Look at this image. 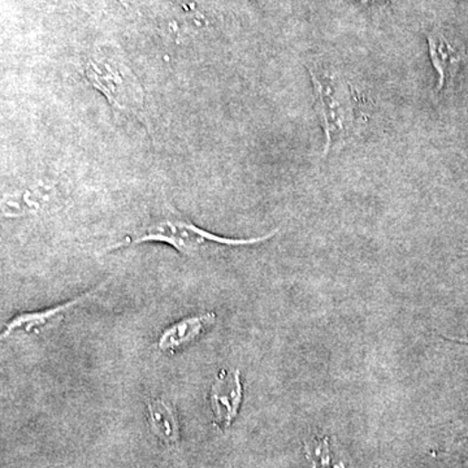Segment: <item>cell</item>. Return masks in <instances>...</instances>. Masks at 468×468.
I'll use <instances>...</instances> for the list:
<instances>
[{"label":"cell","instance_id":"52a82bcc","mask_svg":"<svg viewBox=\"0 0 468 468\" xmlns=\"http://www.w3.org/2000/svg\"><path fill=\"white\" fill-rule=\"evenodd\" d=\"M427 39L431 60H432L433 68L439 75L437 91H441L446 84L454 79L458 68L464 60V55L457 50L441 34L428 33Z\"/></svg>","mask_w":468,"mask_h":468},{"label":"cell","instance_id":"5b68a950","mask_svg":"<svg viewBox=\"0 0 468 468\" xmlns=\"http://www.w3.org/2000/svg\"><path fill=\"white\" fill-rule=\"evenodd\" d=\"M215 322L217 315L211 311L178 320L160 335L158 349L162 353L175 354L176 351L184 349L198 340L209 326L215 324Z\"/></svg>","mask_w":468,"mask_h":468},{"label":"cell","instance_id":"6da1fadb","mask_svg":"<svg viewBox=\"0 0 468 468\" xmlns=\"http://www.w3.org/2000/svg\"><path fill=\"white\" fill-rule=\"evenodd\" d=\"M279 229L260 237V239H237L218 236L196 226L189 218L181 214L168 201L167 197L162 196L154 203L149 218L144 220L143 227L128 237L124 241L110 246L109 250H116L125 246L140 245L144 242L167 243L178 254L186 258H196L211 250L215 246H246L255 245L270 239Z\"/></svg>","mask_w":468,"mask_h":468},{"label":"cell","instance_id":"8992f818","mask_svg":"<svg viewBox=\"0 0 468 468\" xmlns=\"http://www.w3.org/2000/svg\"><path fill=\"white\" fill-rule=\"evenodd\" d=\"M106 282H104L103 284L98 285L97 288L85 292V294L80 295V297L67 301L66 303L57 304V306L48 307V309L41 311H30V313H24L15 316L14 319L9 320L7 324L5 325V329H3L2 332V341L8 338L9 335L15 334L16 331L33 334V332H38L39 329H42L43 326L48 325L50 322H57V320L63 319L67 311L75 309V307L81 304L82 302L90 298L95 292L103 288Z\"/></svg>","mask_w":468,"mask_h":468},{"label":"cell","instance_id":"277c9868","mask_svg":"<svg viewBox=\"0 0 468 468\" xmlns=\"http://www.w3.org/2000/svg\"><path fill=\"white\" fill-rule=\"evenodd\" d=\"M242 394L239 371H223L218 375L209 390V405L218 427L226 430L233 423L241 406Z\"/></svg>","mask_w":468,"mask_h":468},{"label":"cell","instance_id":"9c48e42d","mask_svg":"<svg viewBox=\"0 0 468 468\" xmlns=\"http://www.w3.org/2000/svg\"><path fill=\"white\" fill-rule=\"evenodd\" d=\"M125 8L129 11H135L138 14L144 11V9H150L153 5H155L159 0H119Z\"/></svg>","mask_w":468,"mask_h":468},{"label":"cell","instance_id":"7a4b0ae2","mask_svg":"<svg viewBox=\"0 0 468 468\" xmlns=\"http://www.w3.org/2000/svg\"><path fill=\"white\" fill-rule=\"evenodd\" d=\"M85 75L113 109L135 117L149 128L144 86L122 52L98 48L86 58Z\"/></svg>","mask_w":468,"mask_h":468},{"label":"cell","instance_id":"ba28073f","mask_svg":"<svg viewBox=\"0 0 468 468\" xmlns=\"http://www.w3.org/2000/svg\"><path fill=\"white\" fill-rule=\"evenodd\" d=\"M147 420L154 435L167 445L177 442L180 431L174 406L165 399H147Z\"/></svg>","mask_w":468,"mask_h":468},{"label":"cell","instance_id":"3957f363","mask_svg":"<svg viewBox=\"0 0 468 468\" xmlns=\"http://www.w3.org/2000/svg\"><path fill=\"white\" fill-rule=\"evenodd\" d=\"M309 72L320 124L326 137V156L335 144L347 140L358 126V95L341 76L318 68H310Z\"/></svg>","mask_w":468,"mask_h":468}]
</instances>
